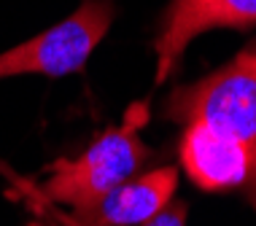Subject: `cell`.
I'll list each match as a JSON object with an SVG mask.
<instances>
[{
	"label": "cell",
	"mask_w": 256,
	"mask_h": 226,
	"mask_svg": "<svg viewBox=\"0 0 256 226\" xmlns=\"http://www.w3.org/2000/svg\"><path fill=\"white\" fill-rule=\"evenodd\" d=\"M256 27V0H170L154 38L156 84H164L181 65L186 46L208 30Z\"/></svg>",
	"instance_id": "4"
},
{
	"label": "cell",
	"mask_w": 256,
	"mask_h": 226,
	"mask_svg": "<svg viewBox=\"0 0 256 226\" xmlns=\"http://www.w3.org/2000/svg\"><path fill=\"white\" fill-rule=\"evenodd\" d=\"M143 226H186V202H172Z\"/></svg>",
	"instance_id": "7"
},
{
	"label": "cell",
	"mask_w": 256,
	"mask_h": 226,
	"mask_svg": "<svg viewBox=\"0 0 256 226\" xmlns=\"http://www.w3.org/2000/svg\"><path fill=\"white\" fill-rule=\"evenodd\" d=\"M114 16L116 11L110 0H84L68 19L8 51H0V81L16 75L60 78L78 73L108 35Z\"/></svg>",
	"instance_id": "3"
},
{
	"label": "cell",
	"mask_w": 256,
	"mask_h": 226,
	"mask_svg": "<svg viewBox=\"0 0 256 226\" xmlns=\"http://www.w3.org/2000/svg\"><path fill=\"white\" fill-rule=\"evenodd\" d=\"M178 186V167L164 164L151 173L135 175L114 189L98 208L84 216H76V226H143L159 210L172 202Z\"/></svg>",
	"instance_id": "6"
},
{
	"label": "cell",
	"mask_w": 256,
	"mask_h": 226,
	"mask_svg": "<svg viewBox=\"0 0 256 226\" xmlns=\"http://www.w3.org/2000/svg\"><path fill=\"white\" fill-rule=\"evenodd\" d=\"M146 121V105H132L122 127L106 129L81 156L54 162L38 183L40 197L70 208L73 218L98 208L110 191L135 178L146 164L148 148L140 140V127Z\"/></svg>",
	"instance_id": "1"
},
{
	"label": "cell",
	"mask_w": 256,
	"mask_h": 226,
	"mask_svg": "<svg viewBox=\"0 0 256 226\" xmlns=\"http://www.w3.org/2000/svg\"><path fill=\"white\" fill-rule=\"evenodd\" d=\"M178 124H208L240 140L256 164V35L218 70L172 89L162 108Z\"/></svg>",
	"instance_id": "2"
},
{
	"label": "cell",
	"mask_w": 256,
	"mask_h": 226,
	"mask_svg": "<svg viewBox=\"0 0 256 226\" xmlns=\"http://www.w3.org/2000/svg\"><path fill=\"white\" fill-rule=\"evenodd\" d=\"M178 156L202 191H243L256 208V164L240 140L208 124H186Z\"/></svg>",
	"instance_id": "5"
}]
</instances>
